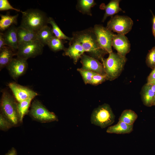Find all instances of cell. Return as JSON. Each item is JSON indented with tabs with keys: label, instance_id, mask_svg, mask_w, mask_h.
Returning <instances> with one entry per match:
<instances>
[{
	"label": "cell",
	"instance_id": "6da1fadb",
	"mask_svg": "<svg viewBox=\"0 0 155 155\" xmlns=\"http://www.w3.org/2000/svg\"><path fill=\"white\" fill-rule=\"evenodd\" d=\"M72 37L81 44L85 52L102 63L104 56L108 54L99 46L92 28L75 32Z\"/></svg>",
	"mask_w": 155,
	"mask_h": 155
},
{
	"label": "cell",
	"instance_id": "7a4b0ae2",
	"mask_svg": "<svg viewBox=\"0 0 155 155\" xmlns=\"http://www.w3.org/2000/svg\"><path fill=\"white\" fill-rule=\"evenodd\" d=\"M21 23L19 27L36 33L47 25L49 17L45 12L37 9H30L23 11Z\"/></svg>",
	"mask_w": 155,
	"mask_h": 155
},
{
	"label": "cell",
	"instance_id": "3957f363",
	"mask_svg": "<svg viewBox=\"0 0 155 155\" xmlns=\"http://www.w3.org/2000/svg\"><path fill=\"white\" fill-rule=\"evenodd\" d=\"M127 59L117 53L109 54L108 57L102 63L107 80L113 81L117 78L123 69Z\"/></svg>",
	"mask_w": 155,
	"mask_h": 155
},
{
	"label": "cell",
	"instance_id": "277c9868",
	"mask_svg": "<svg viewBox=\"0 0 155 155\" xmlns=\"http://www.w3.org/2000/svg\"><path fill=\"white\" fill-rule=\"evenodd\" d=\"M16 101L7 91H2L0 102L1 113L14 126L20 123Z\"/></svg>",
	"mask_w": 155,
	"mask_h": 155
},
{
	"label": "cell",
	"instance_id": "5b68a950",
	"mask_svg": "<svg viewBox=\"0 0 155 155\" xmlns=\"http://www.w3.org/2000/svg\"><path fill=\"white\" fill-rule=\"evenodd\" d=\"M115 119V116L110 105L104 103L94 109L90 121L92 124L103 129L111 125Z\"/></svg>",
	"mask_w": 155,
	"mask_h": 155
},
{
	"label": "cell",
	"instance_id": "8992f818",
	"mask_svg": "<svg viewBox=\"0 0 155 155\" xmlns=\"http://www.w3.org/2000/svg\"><path fill=\"white\" fill-rule=\"evenodd\" d=\"M28 113L33 119L40 123H49L58 121L55 114L49 111L38 100H35L32 102Z\"/></svg>",
	"mask_w": 155,
	"mask_h": 155
},
{
	"label": "cell",
	"instance_id": "52a82bcc",
	"mask_svg": "<svg viewBox=\"0 0 155 155\" xmlns=\"http://www.w3.org/2000/svg\"><path fill=\"white\" fill-rule=\"evenodd\" d=\"M133 22L129 17L116 15L111 17L106 28L113 32L125 35L131 30Z\"/></svg>",
	"mask_w": 155,
	"mask_h": 155
},
{
	"label": "cell",
	"instance_id": "ba28073f",
	"mask_svg": "<svg viewBox=\"0 0 155 155\" xmlns=\"http://www.w3.org/2000/svg\"><path fill=\"white\" fill-rule=\"evenodd\" d=\"M92 29L99 46L108 54L113 52L112 42L115 34L101 25L96 24Z\"/></svg>",
	"mask_w": 155,
	"mask_h": 155
},
{
	"label": "cell",
	"instance_id": "9c48e42d",
	"mask_svg": "<svg viewBox=\"0 0 155 155\" xmlns=\"http://www.w3.org/2000/svg\"><path fill=\"white\" fill-rule=\"evenodd\" d=\"M44 46L38 40L19 44L16 55L26 60L35 57L42 53Z\"/></svg>",
	"mask_w": 155,
	"mask_h": 155
},
{
	"label": "cell",
	"instance_id": "30bf717a",
	"mask_svg": "<svg viewBox=\"0 0 155 155\" xmlns=\"http://www.w3.org/2000/svg\"><path fill=\"white\" fill-rule=\"evenodd\" d=\"M8 85L18 102L30 98H34L38 95L37 93L31 89L15 82H10Z\"/></svg>",
	"mask_w": 155,
	"mask_h": 155
},
{
	"label": "cell",
	"instance_id": "8fae6325",
	"mask_svg": "<svg viewBox=\"0 0 155 155\" xmlns=\"http://www.w3.org/2000/svg\"><path fill=\"white\" fill-rule=\"evenodd\" d=\"M6 67L12 78L16 80L26 72L28 64L27 60L17 57L13 58Z\"/></svg>",
	"mask_w": 155,
	"mask_h": 155
},
{
	"label": "cell",
	"instance_id": "7c38bea8",
	"mask_svg": "<svg viewBox=\"0 0 155 155\" xmlns=\"http://www.w3.org/2000/svg\"><path fill=\"white\" fill-rule=\"evenodd\" d=\"M80 59L82 69L106 75L103 65L98 60L85 53L82 56Z\"/></svg>",
	"mask_w": 155,
	"mask_h": 155
},
{
	"label": "cell",
	"instance_id": "4fadbf2b",
	"mask_svg": "<svg viewBox=\"0 0 155 155\" xmlns=\"http://www.w3.org/2000/svg\"><path fill=\"white\" fill-rule=\"evenodd\" d=\"M112 46L117 51V53L124 57H126L131 50L129 41L123 34H115L112 40Z\"/></svg>",
	"mask_w": 155,
	"mask_h": 155
},
{
	"label": "cell",
	"instance_id": "5bb4252c",
	"mask_svg": "<svg viewBox=\"0 0 155 155\" xmlns=\"http://www.w3.org/2000/svg\"><path fill=\"white\" fill-rule=\"evenodd\" d=\"M63 55L69 57L76 64L82 56L84 53L85 51L81 44L72 37L70 41L69 46L64 50Z\"/></svg>",
	"mask_w": 155,
	"mask_h": 155
},
{
	"label": "cell",
	"instance_id": "9a60e30c",
	"mask_svg": "<svg viewBox=\"0 0 155 155\" xmlns=\"http://www.w3.org/2000/svg\"><path fill=\"white\" fill-rule=\"evenodd\" d=\"M17 29L18 27L13 25L3 33L6 46L10 47L13 50H17L19 46Z\"/></svg>",
	"mask_w": 155,
	"mask_h": 155
},
{
	"label": "cell",
	"instance_id": "2e32d148",
	"mask_svg": "<svg viewBox=\"0 0 155 155\" xmlns=\"http://www.w3.org/2000/svg\"><path fill=\"white\" fill-rule=\"evenodd\" d=\"M121 1L120 0H112L107 5L102 3L100 5V9L105 11L102 22H104L108 17L111 16V17L119 12H124L119 6Z\"/></svg>",
	"mask_w": 155,
	"mask_h": 155
},
{
	"label": "cell",
	"instance_id": "e0dca14e",
	"mask_svg": "<svg viewBox=\"0 0 155 155\" xmlns=\"http://www.w3.org/2000/svg\"><path fill=\"white\" fill-rule=\"evenodd\" d=\"M133 125H129L119 121L116 124L108 127L106 132L109 133L119 134H129L133 130Z\"/></svg>",
	"mask_w": 155,
	"mask_h": 155
},
{
	"label": "cell",
	"instance_id": "ac0fdd59",
	"mask_svg": "<svg viewBox=\"0 0 155 155\" xmlns=\"http://www.w3.org/2000/svg\"><path fill=\"white\" fill-rule=\"evenodd\" d=\"M140 94L142 101L144 105L147 107L153 106L155 100V92L152 90L147 83L143 86Z\"/></svg>",
	"mask_w": 155,
	"mask_h": 155
},
{
	"label": "cell",
	"instance_id": "d6986e66",
	"mask_svg": "<svg viewBox=\"0 0 155 155\" xmlns=\"http://www.w3.org/2000/svg\"><path fill=\"white\" fill-rule=\"evenodd\" d=\"M10 47L5 46L0 49V70L7 67L13 59L16 53Z\"/></svg>",
	"mask_w": 155,
	"mask_h": 155
},
{
	"label": "cell",
	"instance_id": "ffe728a7",
	"mask_svg": "<svg viewBox=\"0 0 155 155\" xmlns=\"http://www.w3.org/2000/svg\"><path fill=\"white\" fill-rule=\"evenodd\" d=\"M17 31L19 45L37 40L35 32L19 27Z\"/></svg>",
	"mask_w": 155,
	"mask_h": 155
},
{
	"label": "cell",
	"instance_id": "44dd1931",
	"mask_svg": "<svg viewBox=\"0 0 155 155\" xmlns=\"http://www.w3.org/2000/svg\"><path fill=\"white\" fill-rule=\"evenodd\" d=\"M18 14L11 16L9 14H0V30L1 31H6L12 25L17 24Z\"/></svg>",
	"mask_w": 155,
	"mask_h": 155
},
{
	"label": "cell",
	"instance_id": "7402d4cb",
	"mask_svg": "<svg viewBox=\"0 0 155 155\" xmlns=\"http://www.w3.org/2000/svg\"><path fill=\"white\" fill-rule=\"evenodd\" d=\"M37 40L44 45H47L52 37L54 36L52 29L46 25L36 33Z\"/></svg>",
	"mask_w": 155,
	"mask_h": 155
},
{
	"label": "cell",
	"instance_id": "603a6c76",
	"mask_svg": "<svg viewBox=\"0 0 155 155\" xmlns=\"http://www.w3.org/2000/svg\"><path fill=\"white\" fill-rule=\"evenodd\" d=\"M33 98H30L18 102L17 109L20 123L22 122L24 116L29 112V108Z\"/></svg>",
	"mask_w": 155,
	"mask_h": 155
},
{
	"label": "cell",
	"instance_id": "cb8c5ba5",
	"mask_svg": "<svg viewBox=\"0 0 155 155\" xmlns=\"http://www.w3.org/2000/svg\"><path fill=\"white\" fill-rule=\"evenodd\" d=\"M138 117L137 114L131 109H126L122 113L119 121H122L127 124L133 125Z\"/></svg>",
	"mask_w": 155,
	"mask_h": 155
},
{
	"label": "cell",
	"instance_id": "d4e9b609",
	"mask_svg": "<svg viewBox=\"0 0 155 155\" xmlns=\"http://www.w3.org/2000/svg\"><path fill=\"white\" fill-rule=\"evenodd\" d=\"M48 23L52 26V31L55 36L64 40H68L70 41L72 40V37L67 36L64 34L52 18L49 17Z\"/></svg>",
	"mask_w": 155,
	"mask_h": 155
},
{
	"label": "cell",
	"instance_id": "484cf974",
	"mask_svg": "<svg viewBox=\"0 0 155 155\" xmlns=\"http://www.w3.org/2000/svg\"><path fill=\"white\" fill-rule=\"evenodd\" d=\"M95 4L94 0H80L78 1L77 6L80 11L91 15V8Z\"/></svg>",
	"mask_w": 155,
	"mask_h": 155
},
{
	"label": "cell",
	"instance_id": "4316f807",
	"mask_svg": "<svg viewBox=\"0 0 155 155\" xmlns=\"http://www.w3.org/2000/svg\"><path fill=\"white\" fill-rule=\"evenodd\" d=\"M63 40L54 36L49 42L47 45L50 49L54 52H57L65 49L64 45Z\"/></svg>",
	"mask_w": 155,
	"mask_h": 155
},
{
	"label": "cell",
	"instance_id": "83f0119b",
	"mask_svg": "<svg viewBox=\"0 0 155 155\" xmlns=\"http://www.w3.org/2000/svg\"><path fill=\"white\" fill-rule=\"evenodd\" d=\"M77 70L81 75L85 84H90L93 76L96 73L90 70L83 69L82 68H78Z\"/></svg>",
	"mask_w": 155,
	"mask_h": 155
},
{
	"label": "cell",
	"instance_id": "f1b7e54d",
	"mask_svg": "<svg viewBox=\"0 0 155 155\" xmlns=\"http://www.w3.org/2000/svg\"><path fill=\"white\" fill-rule=\"evenodd\" d=\"M146 62L147 66L152 69L155 67V46L148 52Z\"/></svg>",
	"mask_w": 155,
	"mask_h": 155
},
{
	"label": "cell",
	"instance_id": "f546056e",
	"mask_svg": "<svg viewBox=\"0 0 155 155\" xmlns=\"http://www.w3.org/2000/svg\"><path fill=\"white\" fill-rule=\"evenodd\" d=\"M13 126L11 123L1 113L0 114V129L6 131Z\"/></svg>",
	"mask_w": 155,
	"mask_h": 155
},
{
	"label": "cell",
	"instance_id": "4dcf8cb0",
	"mask_svg": "<svg viewBox=\"0 0 155 155\" xmlns=\"http://www.w3.org/2000/svg\"><path fill=\"white\" fill-rule=\"evenodd\" d=\"M107 80L106 75H102L96 73L90 82V84L97 86Z\"/></svg>",
	"mask_w": 155,
	"mask_h": 155
},
{
	"label": "cell",
	"instance_id": "1f68e13d",
	"mask_svg": "<svg viewBox=\"0 0 155 155\" xmlns=\"http://www.w3.org/2000/svg\"><path fill=\"white\" fill-rule=\"evenodd\" d=\"M9 10H13L18 12H22L20 10L13 7L7 0H0V11H3Z\"/></svg>",
	"mask_w": 155,
	"mask_h": 155
},
{
	"label": "cell",
	"instance_id": "d6a6232c",
	"mask_svg": "<svg viewBox=\"0 0 155 155\" xmlns=\"http://www.w3.org/2000/svg\"><path fill=\"white\" fill-rule=\"evenodd\" d=\"M155 80V67L150 72L147 78V83Z\"/></svg>",
	"mask_w": 155,
	"mask_h": 155
},
{
	"label": "cell",
	"instance_id": "836d02e7",
	"mask_svg": "<svg viewBox=\"0 0 155 155\" xmlns=\"http://www.w3.org/2000/svg\"><path fill=\"white\" fill-rule=\"evenodd\" d=\"M6 46L3 36V33L0 32V49Z\"/></svg>",
	"mask_w": 155,
	"mask_h": 155
},
{
	"label": "cell",
	"instance_id": "e575fe53",
	"mask_svg": "<svg viewBox=\"0 0 155 155\" xmlns=\"http://www.w3.org/2000/svg\"><path fill=\"white\" fill-rule=\"evenodd\" d=\"M17 154L16 150L12 147L5 155H17Z\"/></svg>",
	"mask_w": 155,
	"mask_h": 155
},
{
	"label": "cell",
	"instance_id": "d590c367",
	"mask_svg": "<svg viewBox=\"0 0 155 155\" xmlns=\"http://www.w3.org/2000/svg\"><path fill=\"white\" fill-rule=\"evenodd\" d=\"M147 83L149 85L152 90L155 92V80Z\"/></svg>",
	"mask_w": 155,
	"mask_h": 155
},
{
	"label": "cell",
	"instance_id": "8d00e7d4",
	"mask_svg": "<svg viewBox=\"0 0 155 155\" xmlns=\"http://www.w3.org/2000/svg\"><path fill=\"white\" fill-rule=\"evenodd\" d=\"M152 32L155 39V16H153L152 19Z\"/></svg>",
	"mask_w": 155,
	"mask_h": 155
},
{
	"label": "cell",
	"instance_id": "74e56055",
	"mask_svg": "<svg viewBox=\"0 0 155 155\" xmlns=\"http://www.w3.org/2000/svg\"><path fill=\"white\" fill-rule=\"evenodd\" d=\"M153 106H155V100L153 104Z\"/></svg>",
	"mask_w": 155,
	"mask_h": 155
}]
</instances>
